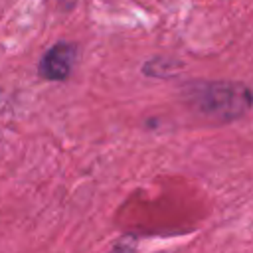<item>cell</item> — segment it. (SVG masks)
<instances>
[{
  "mask_svg": "<svg viewBox=\"0 0 253 253\" xmlns=\"http://www.w3.org/2000/svg\"><path fill=\"white\" fill-rule=\"evenodd\" d=\"M109 253H136V241L132 237H123L113 245Z\"/></svg>",
  "mask_w": 253,
  "mask_h": 253,
  "instance_id": "7a4b0ae2",
  "label": "cell"
},
{
  "mask_svg": "<svg viewBox=\"0 0 253 253\" xmlns=\"http://www.w3.org/2000/svg\"><path fill=\"white\" fill-rule=\"evenodd\" d=\"M77 61V45L71 42H55L40 59L38 73L45 81H65Z\"/></svg>",
  "mask_w": 253,
  "mask_h": 253,
  "instance_id": "6da1fadb",
  "label": "cell"
},
{
  "mask_svg": "<svg viewBox=\"0 0 253 253\" xmlns=\"http://www.w3.org/2000/svg\"><path fill=\"white\" fill-rule=\"evenodd\" d=\"M57 2H59V6H61L63 10H69V8H73V6H75V2H77V0H57Z\"/></svg>",
  "mask_w": 253,
  "mask_h": 253,
  "instance_id": "3957f363",
  "label": "cell"
}]
</instances>
